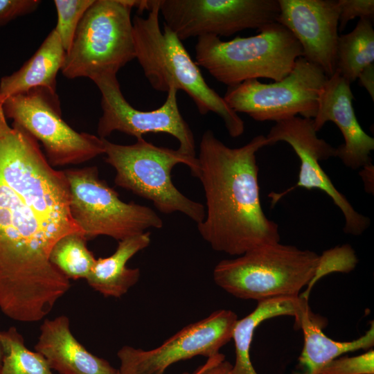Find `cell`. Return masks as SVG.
<instances>
[{
  "mask_svg": "<svg viewBox=\"0 0 374 374\" xmlns=\"http://www.w3.org/2000/svg\"><path fill=\"white\" fill-rule=\"evenodd\" d=\"M41 3L39 0H0V26L33 12Z\"/></svg>",
  "mask_w": 374,
  "mask_h": 374,
  "instance_id": "f1b7e54d",
  "label": "cell"
},
{
  "mask_svg": "<svg viewBox=\"0 0 374 374\" xmlns=\"http://www.w3.org/2000/svg\"><path fill=\"white\" fill-rule=\"evenodd\" d=\"M0 96V310L21 322L42 319L69 290L50 262L55 242L82 232L70 210L64 170L37 141L8 122Z\"/></svg>",
  "mask_w": 374,
  "mask_h": 374,
  "instance_id": "6da1fadb",
  "label": "cell"
},
{
  "mask_svg": "<svg viewBox=\"0 0 374 374\" xmlns=\"http://www.w3.org/2000/svg\"><path fill=\"white\" fill-rule=\"evenodd\" d=\"M366 193L373 195L374 192V166L371 162L364 165L359 171Z\"/></svg>",
  "mask_w": 374,
  "mask_h": 374,
  "instance_id": "1f68e13d",
  "label": "cell"
},
{
  "mask_svg": "<svg viewBox=\"0 0 374 374\" xmlns=\"http://www.w3.org/2000/svg\"><path fill=\"white\" fill-rule=\"evenodd\" d=\"M319 258L314 251L280 242L263 244L220 261L213 276L217 285L241 299L298 296L314 277Z\"/></svg>",
  "mask_w": 374,
  "mask_h": 374,
  "instance_id": "5b68a950",
  "label": "cell"
},
{
  "mask_svg": "<svg viewBox=\"0 0 374 374\" xmlns=\"http://www.w3.org/2000/svg\"><path fill=\"white\" fill-rule=\"evenodd\" d=\"M265 137L267 145L279 141L286 142L300 159L297 182L284 192H271L269 197L272 206L296 188L319 189L328 195L341 210L345 221L344 233L359 235L368 229L371 224L370 219L354 208L346 196L335 188L321 168L319 162L335 157L336 148L317 136L312 118L297 116L276 123Z\"/></svg>",
  "mask_w": 374,
  "mask_h": 374,
  "instance_id": "7c38bea8",
  "label": "cell"
},
{
  "mask_svg": "<svg viewBox=\"0 0 374 374\" xmlns=\"http://www.w3.org/2000/svg\"><path fill=\"white\" fill-rule=\"evenodd\" d=\"M266 145L264 135L233 148L211 130L202 136L197 177L204 190L206 208L197 228L215 251L238 256L280 242L278 225L266 216L260 198L256 154Z\"/></svg>",
  "mask_w": 374,
  "mask_h": 374,
  "instance_id": "7a4b0ae2",
  "label": "cell"
},
{
  "mask_svg": "<svg viewBox=\"0 0 374 374\" xmlns=\"http://www.w3.org/2000/svg\"><path fill=\"white\" fill-rule=\"evenodd\" d=\"M101 93L102 116L99 118L98 137L106 139L118 131L142 138L148 133H166L178 141L177 149L190 157L195 156L193 133L183 118L177 103L175 88H170L163 105L153 110L141 111L132 107L122 93L116 75L109 74L92 80Z\"/></svg>",
  "mask_w": 374,
  "mask_h": 374,
  "instance_id": "4fadbf2b",
  "label": "cell"
},
{
  "mask_svg": "<svg viewBox=\"0 0 374 374\" xmlns=\"http://www.w3.org/2000/svg\"><path fill=\"white\" fill-rule=\"evenodd\" d=\"M150 242L148 231L119 240L113 254L96 260L86 278L88 284L105 297L120 298L125 294L140 277L139 269L129 268L127 263Z\"/></svg>",
  "mask_w": 374,
  "mask_h": 374,
  "instance_id": "d6986e66",
  "label": "cell"
},
{
  "mask_svg": "<svg viewBox=\"0 0 374 374\" xmlns=\"http://www.w3.org/2000/svg\"><path fill=\"white\" fill-rule=\"evenodd\" d=\"M64 171L71 215L87 240L106 235L119 241L163 226L161 217L150 207L121 200L116 191L100 179L96 166Z\"/></svg>",
  "mask_w": 374,
  "mask_h": 374,
  "instance_id": "ba28073f",
  "label": "cell"
},
{
  "mask_svg": "<svg viewBox=\"0 0 374 374\" xmlns=\"http://www.w3.org/2000/svg\"><path fill=\"white\" fill-rule=\"evenodd\" d=\"M164 23L181 41L204 35L229 37L276 22L278 0H159Z\"/></svg>",
  "mask_w": 374,
  "mask_h": 374,
  "instance_id": "8fae6325",
  "label": "cell"
},
{
  "mask_svg": "<svg viewBox=\"0 0 374 374\" xmlns=\"http://www.w3.org/2000/svg\"><path fill=\"white\" fill-rule=\"evenodd\" d=\"M87 241L82 232L69 233L60 238L51 251V263L69 280L86 279L95 264Z\"/></svg>",
  "mask_w": 374,
  "mask_h": 374,
  "instance_id": "603a6c76",
  "label": "cell"
},
{
  "mask_svg": "<svg viewBox=\"0 0 374 374\" xmlns=\"http://www.w3.org/2000/svg\"><path fill=\"white\" fill-rule=\"evenodd\" d=\"M237 314L218 310L190 323L155 348L145 350L125 346L117 353L120 374H163L172 364L195 356L208 357L232 339Z\"/></svg>",
  "mask_w": 374,
  "mask_h": 374,
  "instance_id": "5bb4252c",
  "label": "cell"
},
{
  "mask_svg": "<svg viewBox=\"0 0 374 374\" xmlns=\"http://www.w3.org/2000/svg\"><path fill=\"white\" fill-rule=\"evenodd\" d=\"M159 0H152L148 15L132 19L136 57L151 87L168 92L184 91L202 115L213 112L224 121L229 134L236 138L244 132V123L206 83L177 35L165 24H159Z\"/></svg>",
  "mask_w": 374,
  "mask_h": 374,
  "instance_id": "3957f363",
  "label": "cell"
},
{
  "mask_svg": "<svg viewBox=\"0 0 374 374\" xmlns=\"http://www.w3.org/2000/svg\"><path fill=\"white\" fill-rule=\"evenodd\" d=\"M3 349H2V346L0 341V373H1V370L2 367V363H3Z\"/></svg>",
  "mask_w": 374,
  "mask_h": 374,
  "instance_id": "d6a6232c",
  "label": "cell"
},
{
  "mask_svg": "<svg viewBox=\"0 0 374 374\" xmlns=\"http://www.w3.org/2000/svg\"><path fill=\"white\" fill-rule=\"evenodd\" d=\"M232 365L225 359V356L219 353L212 357H208L199 374H229Z\"/></svg>",
  "mask_w": 374,
  "mask_h": 374,
  "instance_id": "f546056e",
  "label": "cell"
},
{
  "mask_svg": "<svg viewBox=\"0 0 374 374\" xmlns=\"http://www.w3.org/2000/svg\"><path fill=\"white\" fill-rule=\"evenodd\" d=\"M339 16V30L343 31L348 22L355 17L373 20V0H338Z\"/></svg>",
  "mask_w": 374,
  "mask_h": 374,
  "instance_id": "83f0119b",
  "label": "cell"
},
{
  "mask_svg": "<svg viewBox=\"0 0 374 374\" xmlns=\"http://www.w3.org/2000/svg\"><path fill=\"white\" fill-rule=\"evenodd\" d=\"M328 78L320 67L299 57L281 80L265 84L247 80L228 87L223 98L236 113L258 121L278 123L297 115L314 118L319 93Z\"/></svg>",
  "mask_w": 374,
  "mask_h": 374,
  "instance_id": "30bf717a",
  "label": "cell"
},
{
  "mask_svg": "<svg viewBox=\"0 0 374 374\" xmlns=\"http://www.w3.org/2000/svg\"><path fill=\"white\" fill-rule=\"evenodd\" d=\"M357 262L355 252L350 244H346L324 251L319 256L314 277L307 286V290L300 296L308 299L310 292L318 280L332 272H350L355 269Z\"/></svg>",
  "mask_w": 374,
  "mask_h": 374,
  "instance_id": "484cf974",
  "label": "cell"
},
{
  "mask_svg": "<svg viewBox=\"0 0 374 374\" xmlns=\"http://www.w3.org/2000/svg\"><path fill=\"white\" fill-rule=\"evenodd\" d=\"M132 0H94L81 19L61 69L69 79L115 74L136 57Z\"/></svg>",
  "mask_w": 374,
  "mask_h": 374,
  "instance_id": "52a82bcc",
  "label": "cell"
},
{
  "mask_svg": "<svg viewBox=\"0 0 374 374\" xmlns=\"http://www.w3.org/2000/svg\"><path fill=\"white\" fill-rule=\"evenodd\" d=\"M60 39L53 29L33 55L22 66L0 80V96L3 99L36 87L56 91V77L66 57Z\"/></svg>",
  "mask_w": 374,
  "mask_h": 374,
  "instance_id": "ffe728a7",
  "label": "cell"
},
{
  "mask_svg": "<svg viewBox=\"0 0 374 374\" xmlns=\"http://www.w3.org/2000/svg\"><path fill=\"white\" fill-rule=\"evenodd\" d=\"M308 299L301 296H281L258 301L256 308L238 319L234 327L235 360L229 374H258L250 358V348L257 327L269 319L289 315L296 319L310 308Z\"/></svg>",
  "mask_w": 374,
  "mask_h": 374,
  "instance_id": "44dd1931",
  "label": "cell"
},
{
  "mask_svg": "<svg viewBox=\"0 0 374 374\" xmlns=\"http://www.w3.org/2000/svg\"><path fill=\"white\" fill-rule=\"evenodd\" d=\"M276 22L299 42L302 57L320 67L328 78L336 71L339 9L335 0H278Z\"/></svg>",
  "mask_w": 374,
  "mask_h": 374,
  "instance_id": "9a60e30c",
  "label": "cell"
},
{
  "mask_svg": "<svg viewBox=\"0 0 374 374\" xmlns=\"http://www.w3.org/2000/svg\"><path fill=\"white\" fill-rule=\"evenodd\" d=\"M50 367L60 374H118L107 360L90 353L73 336L69 319L61 315L46 319L35 346Z\"/></svg>",
  "mask_w": 374,
  "mask_h": 374,
  "instance_id": "e0dca14e",
  "label": "cell"
},
{
  "mask_svg": "<svg viewBox=\"0 0 374 374\" xmlns=\"http://www.w3.org/2000/svg\"><path fill=\"white\" fill-rule=\"evenodd\" d=\"M202 369V365L199 366L193 373H184V374H199ZM118 374H120L119 372H118Z\"/></svg>",
  "mask_w": 374,
  "mask_h": 374,
  "instance_id": "836d02e7",
  "label": "cell"
},
{
  "mask_svg": "<svg viewBox=\"0 0 374 374\" xmlns=\"http://www.w3.org/2000/svg\"><path fill=\"white\" fill-rule=\"evenodd\" d=\"M94 0H55L57 24L54 28L64 49L67 52L73 41L78 25Z\"/></svg>",
  "mask_w": 374,
  "mask_h": 374,
  "instance_id": "d4e9b609",
  "label": "cell"
},
{
  "mask_svg": "<svg viewBox=\"0 0 374 374\" xmlns=\"http://www.w3.org/2000/svg\"><path fill=\"white\" fill-rule=\"evenodd\" d=\"M103 142L105 160L116 170V186L150 200L163 213L180 212L197 224L204 220V205L184 195L171 178L172 168L179 163L186 165L192 175L197 177V157L185 155L178 150L157 146L143 137L132 145L116 144L106 139Z\"/></svg>",
  "mask_w": 374,
  "mask_h": 374,
  "instance_id": "8992f818",
  "label": "cell"
},
{
  "mask_svg": "<svg viewBox=\"0 0 374 374\" xmlns=\"http://www.w3.org/2000/svg\"><path fill=\"white\" fill-rule=\"evenodd\" d=\"M374 61V30L371 20L361 18L349 33L339 36L336 70L350 84Z\"/></svg>",
  "mask_w": 374,
  "mask_h": 374,
  "instance_id": "7402d4cb",
  "label": "cell"
},
{
  "mask_svg": "<svg viewBox=\"0 0 374 374\" xmlns=\"http://www.w3.org/2000/svg\"><path fill=\"white\" fill-rule=\"evenodd\" d=\"M247 37L222 41L213 35L197 37L196 64L228 87L260 78L280 81L292 70L302 48L284 26L273 22Z\"/></svg>",
  "mask_w": 374,
  "mask_h": 374,
  "instance_id": "277c9868",
  "label": "cell"
},
{
  "mask_svg": "<svg viewBox=\"0 0 374 374\" xmlns=\"http://www.w3.org/2000/svg\"><path fill=\"white\" fill-rule=\"evenodd\" d=\"M6 118L42 142L53 168L88 161L105 154L103 139L78 132L62 118L56 91L36 87L3 100Z\"/></svg>",
  "mask_w": 374,
  "mask_h": 374,
  "instance_id": "9c48e42d",
  "label": "cell"
},
{
  "mask_svg": "<svg viewBox=\"0 0 374 374\" xmlns=\"http://www.w3.org/2000/svg\"><path fill=\"white\" fill-rule=\"evenodd\" d=\"M350 84L338 71L328 78L319 95L317 114L313 120L315 131L328 121L334 123L341 131L344 143L336 148L335 157L353 170L362 168L371 161L374 139L362 128L353 106Z\"/></svg>",
  "mask_w": 374,
  "mask_h": 374,
  "instance_id": "2e32d148",
  "label": "cell"
},
{
  "mask_svg": "<svg viewBox=\"0 0 374 374\" xmlns=\"http://www.w3.org/2000/svg\"><path fill=\"white\" fill-rule=\"evenodd\" d=\"M319 374H374V351L353 357H338L326 364Z\"/></svg>",
  "mask_w": 374,
  "mask_h": 374,
  "instance_id": "4316f807",
  "label": "cell"
},
{
  "mask_svg": "<svg viewBox=\"0 0 374 374\" xmlns=\"http://www.w3.org/2000/svg\"><path fill=\"white\" fill-rule=\"evenodd\" d=\"M323 321L312 313L310 308L295 319V326L301 329L303 335V347L299 362L305 371L294 374H319L326 364L342 354L373 348V321L364 335L350 341H337L327 337L322 331Z\"/></svg>",
  "mask_w": 374,
  "mask_h": 374,
  "instance_id": "ac0fdd59",
  "label": "cell"
},
{
  "mask_svg": "<svg viewBox=\"0 0 374 374\" xmlns=\"http://www.w3.org/2000/svg\"><path fill=\"white\" fill-rule=\"evenodd\" d=\"M3 363L0 374H54L46 358L29 350L16 328L0 331Z\"/></svg>",
  "mask_w": 374,
  "mask_h": 374,
  "instance_id": "cb8c5ba5",
  "label": "cell"
},
{
  "mask_svg": "<svg viewBox=\"0 0 374 374\" xmlns=\"http://www.w3.org/2000/svg\"><path fill=\"white\" fill-rule=\"evenodd\" d=\"M357 79L361 87H364L372 100H374V64L365 67L359 74Z\"/></svg>",
  "mask_w": 374,
  "mask_h": 374,
  "instance_id": "4dcf8cb0",
  "label": "cell"
}]
</instances>
